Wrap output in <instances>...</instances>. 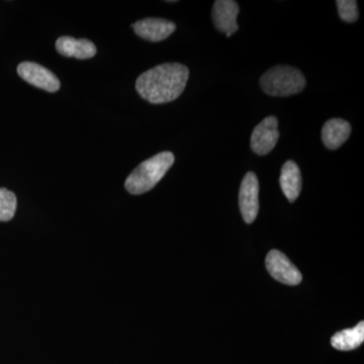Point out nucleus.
<instances>
[{"label": "nucleus", "mask_w": 364, "mask_h": 364, "mask_svg": "<svg viewBox=\"0 0 364 364\" xmlns=\"http://www.w3.org/2000/svg\"><path fill=\"white\" fill-rule=\"evenodd\" d=\"M189 70L181 63H164L139 76L136 90L144 100L160 105L181 97L188 83Z\"/></svg>", "instance_id": "1"}, {"label": "nucleus", "mask_w": 364, "mask_h": 364, "mask_svg": "<svg viewBox=\"0 0 364 364\" xmlns=\"http://www.w3.org/2000/svg\"><path fill=\"white\" fill-rule=\"evenodd\" d=\"M176 161L173 153L161 152L141 163L128 176L124 188L132 195H143L156 186Z\"/></svg>", "instance_id": "2"}, {"label": "nucleus", "mask_w": 364, "mask_h": 364, "mask_svg": "<svg viewBox=\"0 0 364 364\" xmlns=\"http://www.w3.org/2000/svg\"><path fill=\"white\" fill-rule=\"evenodd\" d=\"M262 90L272 97H291L306 87V78L299 69L280 65L270 68L260 78Z\"/></svg>", "instance_id": "3"}, {"label": "nucleus", "mask_w": 364, "mask_h": 364, "mask_svg": "<svg viewBox=\"0 0 364 364\" xmlns=\"http://www.w3.org/2000/svg\"><path fill=\"white\" fill-rule=\"evenodd\" d=\"M259 182L253 172H248L242 181L239 193V205L242 217L247 224H252L259 210Z\"/></svg>", "instance_id": "4"}, {"label": "nucleus", "mask_w": 364, "mask_h": 364, "mask_svg": "<svg viewBox=\"0 0 364 364\" xmlns=\"http://www.w3.org/2000/svg\"><path fill=\"white\" fill-rule=\"evenodd\" d=\"M279 139V121L275 117H267L254 129L251 135V148L254 153L262 156L274 149Z\"/></svg>", "instance_id": "5"}, {"label": "nucleus", "mask_w": 364, "mask_h": 364, "mask_svg": "<svg viewBox=\"0 0 364 364\" xmlns=\"http://www.w3.org/2000/svg\"><path fill=\"white\" fill-rule=\"evenodd\" d=\"M265 264L269 274L277 282L289 286L301 284V273L284 253L279 250H272L267 254Z\"/></svg>", "instance_id": "6"}, {"label": "nucleus", "mask_w": 364, "mask_h": 364, "mask_svg": "<svg viewBox=\"0 0 364 364\" xmlns=\"http://www.w3.org/2000/svg\"><path fill=\"white\" fill-rule=\"evenodd\" d=\"M18 73L26 82L48 92H56L61 87L58 77L53 72L33 62L21 63Z\"/></svg>", "instance_id": "7"}, {"label": "nucleus", "mask_w": 364, "mask_h": 364, "mask_svg": "<svg viewBox=\"0 0 364 364\" xmlns=\"http://www.w3.org/2000/svg\"><path fill=\"white\" fill-rule=\"evenodd\" d=\"M240 7L233 0H218L213 7V21L220 32L225 33L227 37H231L239 30L237 18Z\"/></svg>", "instance_id": "8"}, {"label": "nucleus", "mask_w": 364, "mask_h": 364, "mask_svg": "<svg viewBox=\"0 0 364 364\" xmlns=\"http://www.w3.org/2000/svg\"><path fill=\"white\" fill-rule=\"evenodd\" d=\"M139 37L150 42L167 39L176 30V23L164 18H144L132 25Z\"/></svg>", "instance_id": "9"}, {"label": "nucleus", "mask_w": 364, "mask_h": 364, "mask_svg": "<svg viewBox=\"0 0 364 364\" xmlns=\"http://www.w3.org/2000/svg\"><path fill=\"white\" fill-rule=\"evenodd\" d=\"M59 54L79 60L90 59L97 54V47L90 40H76L72 37H61L56 41Z\"/></svg>", "instance_id": "10"}, {"label": "nucleus", "mask_w": 364, "mask_h": 364, "mask_svg": "<svg viewBox=\"0 0 364 364\" xmlns=\"http://www.w3.org/2000/svg\"><path fill=\"white\" fill-rule=\"evenodd\" d=\"M351 134V126L342 119H331L326 122L322 129V140L326 147L336 150L341 147Z\"/></svg>", "instance_id": "11"}, {"label": "nucleus", "mask_w": 364, "mask_h": 364, "mask_svg": "<svg viewBox=\"0 0 364 364\" xmlns=\"http://www.w3.org/2000/svg\"><path fill=\"white\" fill-rule=\"evenodd\" d=\"M279 183L287 200L291 203L296 202L301 191V173L296 162L289 160L284 163Z\"/></svg>", "instance_id": "12"}, {"label": "nucleus", "mask_w": 364, "mask_h": 364, "mask_svg": "<svg viewBox=\"0 0 364 364\" xmlns=\"http://www.w3.org/2000/svg\"><path fill=\"white\" fill-rule=\"evenodd\" d=\"M364 341V322L361 321L355 327L336 333L331 338V345L337 350L350 351L358 348Z\"/></svg>", "instance_id": "13"}, {"label": "nucleus", "mask_w": 364, "mask_h": 364, "mask_svg": "<svg viewBox=\"0 0 364 364\" xmlns=\"http://www.w3.org/2000/svg\"><path fill=\"white\" fill-rule=\"evenodd\" d=\"M16 210V195L9 189L0 188V222L11 221Z\"/></svg>", "instance_id": "14"}, {"label": "nucleus", "mask_w": 364, "mask_h": 364, "mask_svg": "<svg viewBox=\"0 0 364 364\" xmlns=\"http://www.w3.org/2000/svg\"><path fill=\"white\" fill-rule=\"evenodd\" d=\"M336 4L340 18L345 23H355L358 20V2L355 0H337Z\"/></svg>", "instance_id": "15"}]
</instances>
